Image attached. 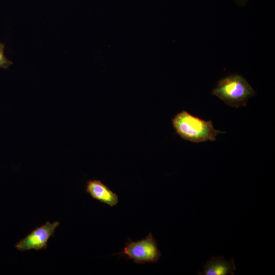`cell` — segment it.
Masks as SVG:
<instances>
[{
	"label": "cell",
	"instance_id": "obj_8",
	"mask_svg": "<svg viewBox=\"0 0 275 275\" xmlns=\"http://www.w3.org/2000/svg\"><path fill=\"white\" fill-rule=\"evenodd\" d=\"M246 0H239V2H245Z\"/></svg>",
	"mask_w": 275,
	"mask_h": 275
},
{
	"label": "cell",
	"instance_id": "obj_2",
	"mask_svg": "<svg viewBox=\"0 0 275 275\" xmlns=\"http://www.w3.org/2000/svg\"><path fill=\"white\" fill-rule=\"evenodd\" d=\"M212 94L226 104L238 108L241 105L245 106L248 100L256 92L243 76L234 74L220 80Z\"/></svg>",
	"mask_w": 275,
	"mask_h": 275
},
{
	"label": "cell",
	"instance_id": "obj_3",
	"mask_svg": "<svg viewBox=\"0 0 275 275\" xmlns=\"http://www.w3.org/2000/svg\"><path fill=\"white\" fill-rule=\"evenodd\" d=\"M128 239L123 251L112 255H120L140 264L156 263L160 258L161 253L152 233L150 232L144 239L136 241Z\"/></svg>",
	"mask_w": 275,
	"mask_h": 275
},
{
	"label": "cell",
	"instance_id": "obj_7",
	"mask_svg": "<svg viewBox=\"0 0 275 275\" xmlns=\"http://www.w3.org/2000/svg\"><path fill=\"white\" fill-rule=\"evenodd\" d=\"M4 47V44L0 43V68L6 69L12 64V62L5 57Z\"/></svg>",
	"mask_w": 275,
	"mask_h": 275
},
{
	"label": "cell",
	"instance_id": "obj_6",
	"mask_svg": "<svg viewBox=\"0 0 275 275\" xmlns=\"http://www.w3.org/2000/svg\"><path fill=\"white\" fill-rule=\"evenodd\" d=\"M236 270L233 258L226 260L223 256L212 257L198 274L203 275H232Z\"/></svg>",
	"mask_w": 275,
	"mask_h": 275
},
{
	"label": "cell",
	"instance_id": "obj_5",
	"mask_svg": "<svg viewBox=\"0 0 275 275\" xmlns=\"http://www.w3.org/2000/svg\"><path fill=\"white\" fill-rule=\"evenodd\" d=\"M86 191L94 199L113 207L119 203L118 195L99 180H90Z\"/></svg>",
	"mask_w": 275,
	"mask_h": 275
},
{
	"label": "cell",
	"instance_id": "obj_1",
	"mask_svg": "<svg viewBox=\"0 0 275 275\" xmlns=\"http://www.w3.org/2000/svg\"><path fill=\"white\" fill-rule=\"evenodd\" d=\"M172 124L178 135L193 143L214 141L217 134L225 133L215 129L211 121L201 119L185 110L174 117Z\"/></svg>",
	"mask_w": 275,
	"mask_h": 275
},
{
	"label": "cell",
	"instance_id": "obj_4",
	"mask_svg": "<svg viewBox=\"0 0 275 275\" xmlns=\"http://www.w3.org/2000/svg\"><path fill=\"white\" fill-rule=\"evenodd\" d=\"M59 225L60 223L57 221L52 223L46 222L16 243L15 248L20 251L46 249L47 248L48 239L53 235Z\"/></svg>",
	"mask_w": 275,
	"mask_h": 275
}]
</instances>
